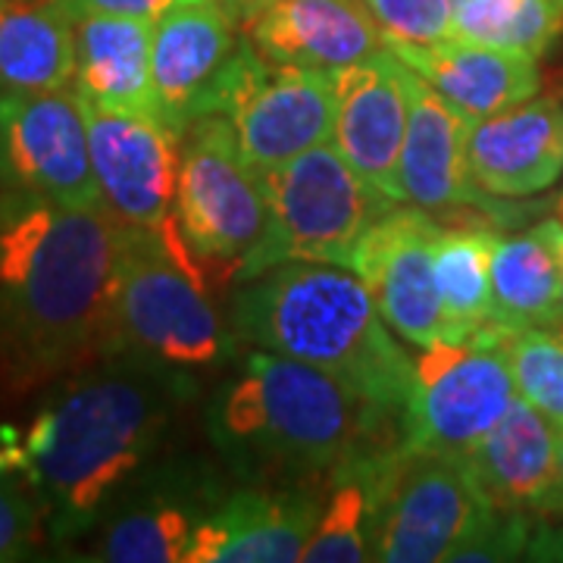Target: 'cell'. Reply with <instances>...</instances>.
I'll list each match as a JSON object with an SVG mask.
<instances>
[{"instance_id": "obj_34", "label": "cell", "mask_w": 563, "mask_h": 563, "mask_svg": "<svg viewBox=\"0 0 563 563\" xmlns=\"http://www.w3.org/2000/svg\"><path fill=\"white\" fill-rule=\"evenodd\" d=\"M25 442L16 435L13 426H0V476L3 473H25Z\"/></svg>"}, {"instance_id": "obj_37", "label": "cell", "mask_w": 563, "mask_h": 563, "mask_svg": "<svg viewBox=\"0 0 563 563\" xmlns=\"http://www.w3.org/2000/svg\"><path fill=\"white\" fill-rule=\"evenodd\" d=\"M554 220L563 225V195H561V201H558V217H554Z\"/></svg>"}, {"instance_id": "obj_22", "label": "cell", "mask_w": 563, "mask_h": 563, "mask_svg": "<svg viewBox=\"0 0 563 563\" xmlns=\"http://www.w3.org/2000/svg\"><path fill=\"white\" fill-rule=\"evenodd\" d=\"M203 514L201 501L181 485L135 479L88 532L91 554L85 558L107 563H188Z\"/></svg>"}, {"instance_id": "obj_20", "label": "cell", "mask_w": 563, "mask_h": 563, "mask_svg": "<svg viewBox=\"0 0 563 563\" xmlns=\"http://www.w3.org/2000/svg\"><path fill=\"white\" fill-rule=\"evenodd\" d=\"M470 169L488 198H529L563 176V103L526 101L473 125Z\"/></svg>"}, {"instance_id": "obj_29", "label": "cell", "mask_w": 563, "mask_h": 563, "mask_svg": "<svg viewBox=\"0 0 563 563\" xmlns=\"http://www.w3.org/2000/svg\"><path fill=\"white\" fill-rule=\"evenodd\" d=\"M510 366L517 395L542 410L558 429L563 426V325L520 329L510 339Z\"/></svg>"}, {"instance_id": "obj_21", "label": "cell", "mask_w": 563, "mask_h": 563, "mask_svg": "<svg viewBox=\"0 0 563 563\" xmlns=\"http://www.w3.org/2000/svg\"><path fill=\"white\" fill-rule=\"evenodd\" d=\"M466 463L495 510L551 514L558 495V426L523 398L510 404Z\"/></svg>"}, {"instance_id": "obj_5", "label": "cell", "mask_w": 563, "mask_h": 563, "mask_svg": "<svg viewBox=\"0 0 563 563\" xmlns=\"http://www.w3.org/2000/svg\"><path fill=\"white\" fill-rule=\"evenodd\" d=\"M217 269L181 239L176 217L161 229L122 222L113 354H129L195 383L239 347V332L210 295Z\"/></svg>"}, {"instance_id": "obj_9", "label": "cell", "mask_w": 563, "mask_h": 563, "mask_svg": "<svg viewBox=\"0 0 563 563\" xmlns=\"http://www.w3.org/2000/svg\"><path fill=\"white\" fill-rule=\"evenodd\" d=\"M176 222L188 247L217 273L239 279L244 257L269 225L257 173L244 163L235 129L222 113H203L181 129Z\"/></svg>"}, {"instance_id": "obj_2", "label": "cell", "mask_w": 563, "mask_h": 563, "mask_svg": "<svg viewBox=\"0 0 563 563\" xmlns=\"http://www.w3.org/2000/svg\"><path fill=\"white\" fill-rule=\"evenodd\" d=\"M191 385L129 354L76 369L25 432V479L54 544L85 539L157 454Z\"/></svg>"}, {"instance_id": "obj_33", "label": "cell", "mask_w": 563, "mask_h": 563, "mask_svg": "<svg viewBox=\"0 0 563 563\" xmlns=\"http://www.w3.org/2000/svg\"><path fill=\"white\" fill-rule=\"evenodd\" d=\"M66 10L76 13H113V16H139V20H157L169 0H63Z\"/></svg>"}, {"instance_id": "obj_24", "label": "cell", "mask_w": 563, "mask_h": 563, "mask_svg": "<svg viewBox=\"0 0 563 563\" xmlns=\"http://www.w3.org/2000/svg\"><path fill=\"white\" fill-rule=\"evenodd\" d=\"M495 317L520 332L563 322V225L548 220L526 235L498 239L492 254Z\"/></svg>"}, {"instance_id": "obj_11", "label": "cell", "mask_w": 563, "mask_h": 563, "mask_svg": "<svg viewBox=\"0 0 563 563\" xmlns=\"http://www.w3.org/2000/svg\"><path fill=\"white\" fill-rule=\"evenodd\" d=\"M0 188L66 207H107L76 88H0Z\"/></svg>"}, {"instance_id": "obj_17", "label": "cell", "mask_w": 563, "mask_h": 563, "mask_svg": "<svg viewBox=\"0 0 563 563\" xmlns=\"http://www.w3.org/2000/svg\"><path fill=\"white\" fill-rule=\"evenodd\" d=\"M322 504L301 488H247L210 504L188 563H291L320 523Z\"/></svg>"}, {"instance_id": "obj_3", "label": "cell", "mask_w": 563, "mask_h": 563, "mask_svg": "<svg viewBox=\"0 0 563 563\" xmlns=\"http://www.w3.org/2000/svg\"><path fill=\"white\" fill-rule=\"evenodd\" d=\"M395 420L329 373L273 351H254L207 417L213 442L244 466L329 479L401 442Z\"/></svg>"}, {"instance_id": "obj_36", "label": "cell", "mask_w": 563, "mask_h": 563, "mask_svg": "<svg viewBox=\"0 0 563 563\" xmlns=\"http://www.w3.org/2000/svg\"><path fill=\"white\" fill-rule=\"evenodd\" d=\"M222 3H225V7H229L235 16H239V22H242L244 16H251V13H254L261 3H266V0H222Z\"/></svg>"}, {"instance_id": "obj_23", "label": "cell", "mask_w": 563, "mask_h": 563, "mask_svg": "<svg viewBox=\"0 0 563 563\" xmlns=\"http://www.w3.org/2000/svg\"><path fill=\"white\" fill-rule=\"evenodd\" d=\"M76 91L85 101L161 117L154 88V22L113 13H76ZM163 120V117H161Z\"/></svg>"}, {"instance_id": "obj_8", "label": "cell", "mask_w": 563, "mask_h": 563, "mask_svg": "<svg viewBox=\"0 0 563 563\" xmlns=\"http://www.w3.org/2000/svg\"><path fill=\"white\" fill-rule=\"evenodd\" d=\"M514 329L488 322L466 342H432L417 361L404 407V442L470 457L517 401L510 366Z\"/></svg>"}, {"instance_id": "obj_27", "label": "cell", "mask_w": 563, "mask_h": 563, "mask_svg": "<svg viewBox=\"0 0 563 563\" xmlns=\"http://www.w3.org/2000/svg\"><path fill=\"white\" fill-rule=\"evenodd\" d=\"M563 29V0H466L454 7V35L542 57Z\"/></svg>"}, {"instance_id": "obj_16", "label": "cell", "mask_w": 563, "mask_h": 563, "mask_svg": "<svg viewBox=\"0 0 563 563\" xmlns=\"http://www.w3.org/2000/svg\"><path fill=\"white\" fill-rule=\"evenodd\" d=\"M263 60L339 76L385 54V35L363 0H266L242 20Z\"/></svg>"}, {"instance_id": "obj_25", "label": "cell", "mask_w": 563, "mask_h": 563, "mask_svg": "<svg viewBox=\"0 0 563 563\" xmlns=\"http://www.w3.org/2000/svg\"><path fill=\"white\" fill-rule=\"evenodd\" d=\"M76 81V22L63 0H0V88L57 91Z\"/></svg>"}, {"instance_id": "obj_19", "label": "cell", "mask_w": 563, "mask_h": 563, "mask_svg": "<svg viewBox=\"0 0 563 563\" xmlns=\"http://www.w3.org/2000/svg\"><path fill=\"white\" fill-rule=\"evenodd\" d=\"M385 47L476 122L532 101L542 88L536 57L461 35L439 44L385 41Z\"/></svg>"}, {"instance_id": "obj_6", "label": "cell", "mask_w": 563, "mask_h": 563, "mask_svg": "<svg viewBox=\"0 0 563 563\" xmlns=\"http://www.w3.org/2000/svg\"><path fill=\"white\" fill-rule=\"evenodd\" d=\"M369 561H448L492 517L466 457L395 442L363 466Z\"/></svg>"}, {"instance_id": "obj_38", "label": "cell", "mask_w": 563, "mask_h": 563, "mask_svg": "<svg viewBox=\"0 0 563 563\" xmlns=\"http://www.w3.org/2000/svg\"><path fill=\"white\" fill-rule=\"evenodd\" d=\"M461 3H466V0H451V7H461Z\"/></svg>"}, {"instance_id": "obj_12", "label": "cell", "mask_w": 563, "mask_h": 563, "mask_svg": "<svg viewBox=\"0 0 563 563\" xmlns=\"http://www.w3.org/2000/svg\"><path fill=\"white\" fill-rule=\"evenodd\" d=\"M81 98V95H79ZM91 166L117 220L161 229L176 213L181 132L151 113L113 110L81 98Z\"/></svg>"}, {"instance_id": "obj_7", "label": "cell", "mask_w": 563, "mask_h": 563, "mask_svg": "<svg viewBox=\"0 0 563 563\" xmlns=\"http://www.w3.org/2000/svg\"><path fill=\"white\" fill-rule=\"evenodd\" d=\"M257 179L269 225L261 244L244 257L242 282L288 261L351 266L363 232L398 207L363 179L335 144H320L276 169L257 173Z\"/></svg>"}, {"instance_id": "obj_28", "label": "cell", "mask_w": 563, "mask_h": 563, "mask_svg": "<svg viewBox=\"0 0 563 563\" xmlns=\"http://www.w3.org/2000/svg\"><path fill=\"white\" fill-rule=\"evenodd\" d=\"M376 457V454H373ZM369 461V457H366ZM354 463L332 476V492L322 507L320 523L313 529L310 542L303 548L301 561L307 563H361L369 561L366 542V479L363 466Z\"/></svg>"}, {"instance_id": "obj_4", "label": "cell", "mask_w": 563, "mask_h": 563, "mask_svg": "<svg viewBox=\"0 0 563 563\" xmlns=\"http://www.w3.org/2000/svg\"><path fill=\"white\" fill-rule=\"evenodd\" d=\"M239 339L317 366L404 417L417 363L385 329L366 282L335 263L288 261L247 279L232 303Z\"/></svg>"}, {"instance_id": "obj_31", "label": "cell", "mask_w": 563, "mask_h": 563, "mask_svg": "<svg viewBox=\"0 0 563 563\" xmlns=\"http://www.w3.org/2000/svg\"><path fill=\"white\" fill-rule=\"evenodd\" d=\"M44 529V510L38 495L29 483V488L13 476H0V563L25 561L35 554Z\"/></svg>"}, {"instance_id": "obj_15", "label": "cell", "mask_w": 563, "mask_h": 563, "mask_svg": "<svg viewBox=\"0 0 563 563\" xmlns=\"http://www.w3.org/2000/svg\"><path fill=\"white\" fill-rule=\"evenodd\" d=\"M404 66L388 47L373 60L347 66L335 76V135L344 161L395 203L404 201L401 154L410 120Z\"/></svg>"}, {"instance_id": "obj_13", "label": "cell", "mask_w": 563, "mask_h": 563, "mask_svg": "<svg viewBox=\"0 0 563 563\" xmlns=\"http://www.w3.org/2000/svg\"><path fill=\"white\" fill-rule=\"evenodd\" d=\"M442 225L429 210H388L354 247L351 266L369 288L388 329L404 342L429 347L444 339L442 298L435 285V242Z\"/></svg>"}, {"instance_id": "obj_18", "label": "cell", "mask_w": 563, "mask_h": 563, "mask_svg": "<svg viewBox=\"0 0 563 563\" xmlns=\"http://www.w3.org/2000/svg\"><path fill=\"white\" fill-rule=\"evenodd\" d=\"M407 66V63H404ZM410 95V120L401 154L404 201L422 210H454L483 203L488 195L470 169V135L476 120L442 98L410 66L404 73Z\"/></svg>"}, {"instance_id": "obj_30", "label": "cell", "mask_w": 563, "mask_h": 563, "mask_svg": "<svg viewBox=\"0 0 563 563\" xmlns=\"http://www.w3.org/2000/svg\"><path fill=\"white\" fill-rule=\"evenodd\" d=\"M379 22L385 41L439 44L454 35L451 0H363Z\"/></svg>"}, {"instance_id": "obj_26", "label": "cell", "mask_w": 563, "mask_h": 563, "mask_svg": "<svg viewBox=\"0 0 563 563\" xmlns=\"http://www.w3.org/2000/svg\"><path fill=\"white\" fill-rule=\"evenodd\" d=\"M495 244H498V235L479 225L439 232L435 285L442 298V342H466L495 317V301H492Z\"/></svg>"}, {"instance_id": "obj_1", "label": "cell", "mask_w": 563, "mask_h": 563, "mask_svg": "<svg viewBox=\"0 0 563 563\" xmlns=\"http://www.w3.org/2000/svg\"><path fill=\"white\" fill-rule=\"evenodd\" d=\"M122 220L110 207L0 195V369L16 385L113 354Z\"/></svg>"}, {"instance_id": "obj_10", "label": "cell", "mask_w": 563, "mask_h": 563, "mask_svg": "<svg viewBox=\"0 0 563 563\" xmlns=\"http://www.w3.org/2000/svg\"><path fill=\"white\" fill-rule=\"evenodd\" d=\"M210 113L235 129L244 163L254 173L276 169L335 135V76L263 60L242 35Z\"/></svg>"}, {"instance_id": "obj_32", "label": "cell", "mask_w": 563, "mask_h": 563, "mask_svg": "<svg viewBox=\"0 0 563 563\" xmlns=\"http://www.w3.org/2000/svg\"><path fill=\"white\" fill-rule=\"evenodd\" d=\"M532 544V523L523 510H492L466 542L448 558L457 563H492V561H517L529 554Z\"/></svg>"}, {"instance_id": "obj_35", "label": "cell", "mask_w": 563, "mask_h": 563, "mask_svg": "<svg viewBox=\"0 0 563 563\" xmlns=\"http://www.w3.org/2000/svg\"><path fill=\"white\" fill-rule=\"evenodd\" d=\"M563 510V426L558 429V495H554V507L551 514H561Z\"/></svg>"}, {"instance_id": "obj_14", "label": "cell", "mask_w": 563, "mask_h": 563, "mask_svg": "<svg viewBox=\"0 0 563 563\" xmlns=\"http://www.w3.org/2000/svg\"><path fill=\"white\" fill-rule=\"evenodd\" d=\"M239 16L222 0H169L154 20V88L163 122L181 132L210 113L242 38Z\"/></svg>"}]
</instances>
